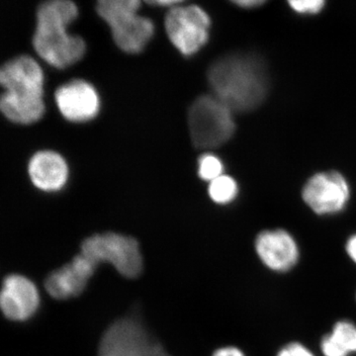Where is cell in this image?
I'll return each mask as SVG.
<instances>
[{
	"label": "cell",
	"instance_id": "cell-11",
	"mask_svg": "<svg viewBox=\"0 0 356 356\" xmlns=\"http://www.w3.org/2000/svg\"><path fill=\"white\" fill-rule=\"evenodd\" d=\"M97 267L86 255L77 254L70 264L51 273L44 287L55 299L67 300L79 296L86 290Z\"/></svg>",
	"mask_w": 356,
	"mask_h": 356
},
{
	"label": "cell",
	"instance_id": "cell-6",
	"mask_svg": "<svg viewBox=\"0 0 356 356\" xmlns=\"http://www.w3.org/2000/svg\"><path fill=\"white\" fill-rule=\"evenodd\" d=\"M98 356H172L134 317L115 321L104 332Z\"/></svg>",
	"mask_w": 356,
	"mask_h": 356
},
{
	"label": "cell",
	"instance_id": "cell-22",
	"mask_svg": "<svg viewBox=\"0 0 356 356\" xmlns=\"http://www.w3.org/2000/svg\"><path fill=\"white\" fill-rule=\"evenodd\" d=\"M213 356H245L240 348L235 346H226L215 351Z\"/></svg>",
	"mask_w": 356,
	"mask_h": 356
},
{
	"label": "cell",
	"instance_id": "cell-10",
	"mask_svg": "<svg viewBox=\"0 0 356 356\" xmlns=\"http://www.w3.org/2000/svg\"><path fill=\"white\" fill-rule=\"evenodd\" d=\"M56 103L67 120L83 123L92 120L99 112L100 100L91 84L81 79L60 86L55 93Z\"/></svg>",
	"mask_w": 356,
	"mask_h": 356
},
{
	"label": "cell",
	"instance_id": "cell-25",
	"mask_svg": "<svg viewBox=\"0 0 356 356\" xmlns=\"http://www.w3.org/2000/svg\"><path fill=\"white\" fill-rule=\"evenodd\" d=\"M149 6L166 7V8L170 9L172 7L178 6V4L182 3L181 1H173V0H156V1L147 2Z\"/></svg>",
	"mask_w": 356,
	"mask_h": 356
},
{
	"label": "cell",
	"instance_id": "cell-23",
	"mask_svg": "<svg viewBox=\"0 0 356 356\" xmlns=\"http://www.w3.org/2000/svg\"><path fill=\"white\" fill-rule=\"evenodd\" d=\"M233 3L241 8L252 9L264 6L266 1L264 0H238V1H234Z\"/></svg>",
	"mask_w": 356,
	"mask_h": 356
},
{
	"label": "cell",
	"instance_id": "cell-20",
	"mask_svg": "<svg viewBox=\"0 0 356 356\" xmlns=\"http://www.w3.org/2000/svg\"><path fill=\"white\" fill-rule=\"evenodd\" d=\"M321 350L324 356H350L337 343L331 334H327L321 341Z\"/></svg>",
	"mask_w": 356,
	"mask_h": 356
},
{
	"label": "cell",
	"instance_id": "cell-13",
	"mask_svg": "<svg viewBox=\"0 0 356 356\" xmlns=\"http://www.w3.org/2000/svg\"><path fill=\"white\" fill-rule=\"evenodd\" d=\"M43 69L34 58L22 55L0 67V86L3 91L44 95Z\"/></svg>",
	"mask_w": 356,
	"mask_h": 356
},
{
	"label": "cell",
	"instance_id": "cell-16",
	"mask_svg": "<svg viewBox=\"0 0 356 356\" xmlns=\"http://www.w3.org/2000/svg\"><path fill=\"white\" fill-rule=\"evenodd\" d=\"M238 193V184L234 178L228 175H221L210 182L209 195L215 203L222 205L231 203L235 200Z\"/></svg>",
	"mask_w": 356,
	"mask_h": 356
},
{
	"label": "cell",
	"instance_id": "cell-12",
	"mask_svg": "<svg viewBox=\"0 0 356 356\" xmlns=\"http://www.w3.org/2000/svg\"><path fill=\"white\" fill-rule=\"evenodd\" d=\"M40 305L36 285L18 274L7 276L0 291V310L6 318L25 321L31 318Z\"/></svg>",
	"mask_w": 356,
	"mask_h": 356
},
{
	"label": "cell",
	"instance_id": "cell-4",
	"mask_svg": "<svg viewBox=\"0 0 356 356\" xmlns=\"http://www.w3.org/2000/svg\"><path fill=\"white\" fill-rule=\"evenodd\" d=\"M189 131L194 146L210 149L221 147L235 133L233 111L214 95H203L191 105Z\"/></svg>",
	"mask_w": 356,
	"mask_h": 356
},
{
	"label": "cell",
	"instance_id": "cell-7",
	"mask_svg": "<svg viewBox=\"0 0 356 356\" xmlns=\"http://www.w3.org/2000/svg\"><path fill=\"white\" fill-rule=\"evenodd\" d=\"M211 21L208 14L197 6L184 2L168 9L165 26L168 38L182 55L197 53L209 39Z\"/></svg>",
	"mask_w": 356,
	"mask_h": 356
},
{
	"label": "cell",
	"instance_id": "cell-5",
	"mask_svg": "<svg viewBox=\"0 0 356 356\" xmlns=\"http://www.w3.org/2000/svg\"><path fill=\"white\" fill-rule=\"evenodd\" d=\"M81 254L96 266L109 264L126 278L139 277L144 267L139 243L118 233L95 234L81 243Z\"/></svg>",
	"mask_w": 356,
	"mask_h": 356
},
{
	"label": "cell",
	"instance_id": "cell-17",
	"mask_svg": "<svg viewBox=\"0 0 356 356\" xmlns=\"http://www.w3.org/2000/svg\"><path fill=\"white\" fill-rule=\"evenodd\" d=\"M330 334L348 355L356 353V325L353 323L339 321Z\"/></svg>",
	"mask_w": 356,
	"mask_h": 356
},
{
	"label": "cell",
	"instance_id": "cell-21",
	"mask_svg": "<svg viewBox=\"0 0 356 356\" xmlns=\"http://www.w3.org/2000/svg\"><path fill=\"white\" fill-rule=\"evenodd\" d=\"M276 356H315V355L303 344L291 343L281 348Z\"/></svg>",
	"mask_w": 356,
	"mask_h": 356
},
{
	"label": "cell",
	"instance_id": "cell-14",
	"mask_svg": "<svg viewBox=\"0 0 356 356\" xmlns=\"http://www.w3.org/2000/svg\"><path fill=\"white\" fill-rule=\"evenodd\" d=\"M28 175L39 191L57 192L64 188L67 184L69 166L60 154L54 151H40L30 159Z\"/></svg>",
	"mask_w": 356,
	"mask_h": 356
},
{
	"label": "cell",
	"instance_id": "cell-15",
	"mask_svg": "<svg viewBox=\"0 0 356 356\" xmlns=\"http://www.w3.org/2000/svg\"><path fill=\"white\" fill-rule=\"evenodd\" d=\"M0 112L14 124L36 123L46 112L44 95L3 91L0 95Z\"/></svg>",
	"mask_w": 356,
	"mask_h": 356
},
{
	"label": "cell",
	"instance_id": "cell-2",
	"mask_svg": "<svg viewBox=\"0 0 356 356\" xmlns=\"http://www.w3.org/2000/svg\"><path fill=\"white\" fill-rule=\"evenodd\" d=\"M79 15L70 0H51L39 6L33 46L40 58L56 69H67L83 58L86 42L69 33L70 25Z\"/></svg>",
	"mask_w": 356,
	"mask_h": 356
},
{
	"label": "cell",
	"instance_id": "cell-19",
	"mask_svg": "<svg viewBox=\"0 0 356 356\" xmlns=\"http://www.w3.org/2000/svg\"><path fill=\"white\" fill-rule=\"evenodd\" d=\"M292 10L299 14H318L324 8L325 2L323 0H291L288 2Z\"/></svg>",
	"mask_w": 356,
	"mask_h": 356
},
{
	"label": "cell",
	"instance_id": "cell-24",
	"mask_svg": "<svg viewBox=\"0 0 356 356\" xmlns=\"http://www.w3.org/2000/svg\"><path fill=\"white\" fill-rule=\"evenodd\" d=\"M346 248L348 257H350L351 261L356 264V235L351 236L350 238H348Z\"/></svg>",
	"mask_w": 356,
	"mask_h": 356
},
{
	"label": "cell",
	"instance_id": "cell-18",
	"mask_svg": "<svg viewBox=\"0 0 356 356\" xmlns=\"http://www.w3.org/2000/svg\"><path fill=\"white\" fill-rule=\"evenodd\" d=\"M199 177L206 181H213L222 175L224 165L221 159L214 154H205L199 158Z\"/></svg>",
	"mask_w": 356,
	"mask_h": 356
},
{
	"label": "cell",
	"instance_id": "cell-9",
	"mask_svg": "<svg viewBox=\"0 0 356 356\" xmlns=\"http://www.w3.org/2000/svg\"><path fill=\"white\" fill-rule=\"evenodd\" d=\"M254 247L262 264L275 273H286L299 261L298 245L291 234L285 229L261 232L257 236Z\"/></svg>",
	"mask_w": 356,
	"mask_h": 356
},
{
	"label": "cell",
	"instance_id": "cell-8",
	"mask_svg": "<svg viewBox=\"0 0 356 356\" xmlns=\"http://www.w3.org/2000/svg\"><path fill=\"white\" fill-rule=\"evenodd\" d=\"M302 197L316 214H337L348 205L350 185L341 173L334 170L316 173L304 185Z\"/></svg>",
	"mask_w": 356,
	"mask_h": 356
},
{
	"label": "cell",
	"instance_id": "cell-1",
	"mask_svg": "<svg viewBox=\"0 0 356 356\" xmlns=\"http://www.w3.org/2000/svg\"><path fill=\"white\" fill-rule=\"evenodd\" d=\"M215 97L233 112H250L261 106L269 89L268 74L261 58L231 54L218 58L208 70Z\"/></svg>",
	"mask_w": 356,
	"mask_h": 356
},
{
	"label": "cell",
	"instance_id": "cell-3",
	"mask_svg": "<svg viewBox=\"0 0 356 356\" xmlns=\"http://www.w3.org/2000/svg\"><path fill=\"white\" fill-rule=\"evenodd\" d=\"M138 0H102L96 10L111 29L119 49L128 54H139L151 41L154 23L139 14Z\"/></svg>",
	"mask_w": 356,
	"mask_h": 356
}]
</instances>
